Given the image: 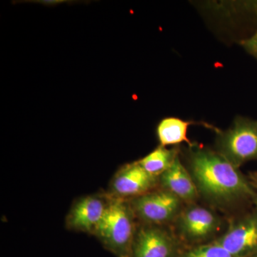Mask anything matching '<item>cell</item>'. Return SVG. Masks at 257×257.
<instances>
[{
	"label": "cell",
	"mask_w": 257,
	"mask_h": 257,
	"mask_svg": "<svg viewBox=\"0 0 257 257\" xmlns=\"http://www.w3.org/2000/svg\"><path fill=\"white\" fill-rule=\"evenodd\" d=\"M189 156V171L199 196L218 206L227 207L256 194L254 188L234 167L218 152L192 146Z\"/></svg>",
	"instance_id": "cell-1"
},
{
	"label": "cell",
	"mask_w": 257,
	"mask_h": 257,
	"mask_svg": "<svg viewBox=\"0 0 257 257\" xmlns=\"http://www.w3.org/2000/svg\"><path fill=\"white\" fill-rule=\"evenodd\" d=\"M138 221L130 201L111 197L94 236L116 257H131Z\"/></svg>",
	"instance_id": "cell-2"
},
{
	"label": "cell",
	"mask_w": 257,
	"mask_h": 257,
	"mask_svg": "<svg viewBox=\"0 0 257 257\" xmlns=\"http://www.w3.org/2000/svg\"><path fill=\"white\" fill-rule=\"evenodd\" d=\"M222 220L214 211L196 204L184 206L171 228L186 247L214 241Z\"/></svg>",
	"instance_id": "cell-3"
},
{
	"label": "cell",
	"mask_w": 257,
	"mask_h": 257,
	"mask_svg": "<svg viewBox=\"0 0 257 257\" xmlns=\"http://www.w3.org/2000/svg\"><path fill=\"white\" fill-rule=\"evenodd\" d=\"M217 147L218 153L237 168L257 160V120L238 117L231 127L219 133Z\"/></svg>",
	"instance_id": "cell-4"
},
{
	"label": "cell",
	"mask_w": 257,
	"mask_h": 257,
	"mask_svg": "<svg viewBox=\"0 0 257 257\" xmlns=\"http://www.w3.org/2000/svg\"><path fill=\"white\" fill-rule=\"evenodd\" d=\"M128 201L139 223L157 226H171L185 206L173 194L160 187Z\"/></svg>",
	"instance_id": "cell-5"
},
{
	"label": "cell",
	"mask_w": 257,
	"mask_h": 257,
	"mask_svg": "<svg viewBox=\"0 0 257 257\" xmlns=\"http://www.w3.org/2000/svg\"><path fill=\"white\" fill-rule=\"evenodd\" d=\"M186 248L170 226L138 222L131 257H179Z\"/></svg>",
	"instance_id": "cell-6"
},
{
	"label": "cell",
	"mask_w": 257,
	"mask_h": 257,
	"mask_svg": "<svg viewBox=\"0 0 257 257\" xmlns=\"http://www.w3.org/2000/svg\"><path fill=\"white\" fill-rule=\"evenodd\" d=\"M214 241L234 257H257L256 211L231 221Z\"/></svg>",
	"instance_id": "cell-7"
},
{
	"label": "cell",
	"mask_w": 257,
	"mask_h": 257,
	"mask_svg": "<svg viewBox=\"0 0 257 257\" xmlns=\"http://www.w3.org/2000/svg\"><path fill=\"white\" fill-rule=\"evenodd\" d=\"M159 187V178L137 162L126 164L111 179L107 193L111 197L130 200Z\"/></svg>",
	"instance_id": "cell-8"
},
{
	"label": "cell",
	"mask_w": 257,
	"mask_h": 257,
	"mask_svg": "<svg viewBox=\"0 0 257 257\" xmlns=\"http://www.w3.org/2000/svg\"><path fill=\"white\" fill-rule=\"evenodd\" d=\"M111 197L107 193H98L79 198L69 209L66 227L74 231L94 234L104 217Z\"/></svg>",
	"instance_id": "cell-9"
},
{
	"label": "cell",
	"mask_w": 257,
	"mask_h": 257,
	"mask_svg": "<svg viewBox=\"0 0 257 257\" xmlns=\"http://www.w3.org/2000/svg\"><path fill=\"white\" fill-rule=\"evenodd\" d=\"M159 187L173 194L185 205L195 204L199 197L190 172L179 157L170 168L159 177Z\"/></svg>",
	"instance_id": "cell-10"
},
{
	"label": "cell",
	"mask_w": 257,
	"mask_h": 257,
	"mask_svg": "<svg viewBox=\"0 0 257 257\" xmlns=\"http://www.w3.org/2000/svg\"><path fill=\"white\" fill-rule=\"evenodd\" d=\"M192 122L176 117H167L162 119L157 126V137L160 146L176 145L187 143L192 146L188 138L187 131Z\"/></svg>",
	"instance_id": "cell-11"
},
{
	"label": "cell",
	"mask_w": 257,
	"mask_h": 257,
	"mask_svg": "<svg viewBox=\"0 0 257 257\" xmlns=\"http://www.w3.org/2000/svg\"><path fill=\"white\" fill-rule=\"evenodd\" d=\"M178 157L177 149L169 150L165 147L160 146L138 162L149 174L159 178L170 168Z\"/></svg>",
	"instance_id": "cell-12"
},
{
	"label": "cell",
	"mask_w": 257,
	"mask_h": 257,
	"mask_svg": "<svg viewBox=\"0 0 257 257\" xmlns=\"http://www.w3.org/2000/svg\"><path fill=\"white\" fill-rule=\"evenodd\" d=\"M179 257H234L215 241L187 247Z\"/></svg>",
	"instance_id": "cell-13"
},
{
	"label": "cell",
	"mask_w": 257,
	"mask_h": 257,
	"mask_svg": "<svg viewBox=\"0 0 257 257\" xmlns=\"http://www.w3.org/2000/svg\"><path fill=\"white\" fill-rule=\"evenodd\" d=\"M243 47H244L245 50L249 52L250 54L253 52V51L257 50V30L253 34L252 36L248 37L246 40H243L242 42Z\"/></svg>",
	"instance_id": "cell-14"
},
{
	"label": "cell",
	"mask_w": 257,
	"mask_h": 257,
	"mask_svg": "<svg viewBox=\"0 0 257 257\" xmlns=\"http://www.w3.org/2000/svg\"><path fill=\"white\" fill-rule=\"evenodd\" d=\"M248 180H249L251 185L253 186V188L257 189V172H255V173L250 175V178Z\"/></svg>",
	"instance_id": "cell-15"
},
{
	"label": "cell",
	"mask_w": 257,
	"mask_h": 257,
	"mask_svg": "<svg viewBox=\"0 0 257 257\" xmlns=\"http://www.w3.org/2000/svg\"><path fill=\"white\" fill-rule=\"evenodd\" d=\"M251 201H252L255 207H256V211L257 212V193H256V194L253 196V197L251 198Z\"/></svg>",
	"instance_id": "cell-16"
},
{
	"label": "cell",
	"mask_w": 257,
	"mask_h": 257,
	"mask_svg": "<svg viewBox=\"0 0 257 257\" xmlns=\"http://www.w3.org/2000/svg\"><path fill=\"white\" fill-rule=\"evenodd\" d=\"M251 55H253V57H256V58L257 59V50L253 51V52H251Z\"/></svg>",
	"instance_id": "cell-17"
}]
</instances>
